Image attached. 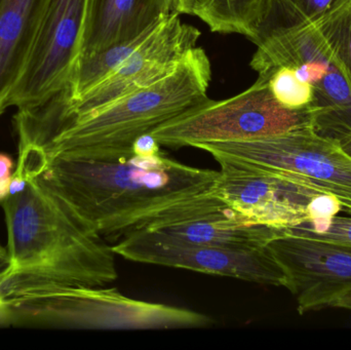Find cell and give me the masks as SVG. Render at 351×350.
<instances>
[{
	"mask_svg": "<svg viewBox=\"0 0 351 350\" xmlns=\"http://www.w3.org/2000/svg\"><path fill=\"white\" fill-rule=\"evenodd\" d=\"M218 176L219 171L187 166L162 152L115 162L56 156L32 177L106 242H119L175 222L237 213L210 193Z\"/></svg>",
	"mask_w": 351,
	"mask_h": 350,
	"instance_id": "obj_1",
	"label": "cell"
},
{
	"mask_svg": "<svg viewBox=\"0 0 351 350\" xmlns=\"http://www.w3.org/2000/svg\"><path fill=\"white\" fill-rule=\"evenodd\" d=\"M25 178L23 192L0 201L8 230L0 298L114 283L112 246L37 177Z\"/></svg>",
	"mask_w": 351,
	"mask_h": 350,
	"instance_id": "obj_2",
	"label": "cell"
},
{
	"mask_svg": "<svg viewBox=\"0 0 351 350\" xmlns=\"http://www.w3.org/2000/svg\"><path fill=\"white\" fill-rule=\"evenodd\" d=\"M212 68L202 47H195L164 79L65 125L18 138L16 168L36 176L47 160L115 162L133 156L134 142L210 100Z\"/></svg>",
	"mask_w": 351,
	"mask_h": 350,
	"instance_id": "obj_3",
	"label": "cell"
},
{
	"mask_svg": "<svg viewBox=\"0 0 351 350\" xmlns=\"http://www.w3.org/2000/svg\"><path fill=\"white\" fill-rule=\"evenodd\" d=\"M6 327L78 330L208 328L214 321L194 310L128 297L117 288L67 287L8 298Z\"/></svg>",
	"mask_w": 351,
	"mask_h": 350,
	"instance_id": "obj_4",
	"label": "cell"
},
{
	"mask_svg": "<svg viewBox=\"0 0 351 350\" xmlns=\"http://www.w3.org/2000/svg\"><path fill=\"white\" fill-rule=\"evenodd\" d=\"M200 31L182 22L173 12L111 74L84 96L72 102L51 100L18 110L14 129L18 138L27 137L88 116L111 103L152 86L177 69L196 47Z\"/></svg>",
	"mask_w": 351,
	"mask_h": 350,
	"instance_id": "obj_5",
	"label": "cell"
},
{
	"mask_svg": "<svg viewBox=\"0 0 351 350\" xmlns=\"http://www.w3.org/2000/svg\"><path fill=\"white\" fill-rule=\"evenodd\" d=\"M256 45L250 66L258 75L288 66L313 86L315 133L335 141L350 135L351 84L315 24L298 16L270 31Z\"/></svg>",
	"mask_w": 351,
	"mask_h": 350,
	"instance_id": "obj_6",
	"label": "cell"
},
{
	"mask_svg": "<svg viewBox=\"0 0 351 350\" xmlns=\"http://www.w3.org/2000/svg\"><path fill=\"white\" fill-rule=\"evenodd\" d=\"M317 111L282 106L267 80L222 101L210 100L187 114L152 132L160 146L195 147L213 142L253 141L315 127Z\"/></svg>",
	"mask_w": 351,
	"mask_h": 350,
	"instance_id": "obj_7",
	"label": "cell"
},
{
	"mask_svg": "<svg viewBox=\"0 0 351 350\" xmlns=\"http://www.w3.org/2000/svg\"><path fill=\"white\" fill-rule=\"evenodd\" d=\"M212 195L250 223L287 228L337 215L340 203L290 175L224 156Z\"/></svg>",
	"mask_w": 351,
	"mask_h": 350,
	"instance_id": "obj_8",
	"label": "cell"
},
{
	"mask_svg": "<svg viewBox=\"0 0 351 350\" xmlns=\"http://www.w3.org/2000/svg\"><path fill=\"white\" fill-rule=\"evenodd\" d=\"M213 158L224 156L290 175L335 199L351 216V158L335 140L313 129L253 141L195 146Z\"/></svg>",
	"mask_w": 351,
	"mask_h": 350,
	"instance_id": "obj_9",
	"label": "cell"
},
{
	"mask_svg": "<svg viewBox=\"0 0 351 350\" xmlns=\"http://www.w3.org/2000/svg\"><path fill=\"white\" fill-rule=\"evenodd\" d=\"M86 0H47L10 106L33 108L68 95L80 53Z\"/></svg>",
	"mask_w": 351,
	"mask_h": 350,
	"instance_id": "obj_10",
	"label": "cell"
},
{
	"mask_svg": "<svg viewBox=\"0 0 351 350\" xmlns=\"http://www.w3.org/2000/svg\"><path fill=\"white\" fill-rule=\"evenodd\" d=\"M112 250L133 262L286 288V275L268 247L234 250L193 244L160 232H141L119 240L112 245Z\"/></svg>",
	"mask_w": 351,
	"mask_h": 350,
	"instance_id": "obj_11",
	"label": "cell"
},
{
	"mask_svg": "<svg viewBox=\"0 0 351 350\" xmlns=\"http://www.w3.org/2000/svg\"><path fill=\"white\" fill-rule=\"evenodd\" d=\"M267 247L286 275L299 314L330 308L351 290L350 246L284 230Z\"/></svg>",
	"mask_w": 351,
	"mask_h": 350,
	"instance_id": "obj_12",
	"label": "cell"
},
{
	"mask_svg": "<svg viewBox=\"0 0 351 350\" xmlns=\"http://www.w3.org/2000/svg\"><path fill=\"white\" fill-rule=\"evenodd\" d=\"M174 12V0H86L78 59L131 42Z\"/></svg>",
	"mask_w": 351,
	"mask_h": 350,
	"instance_id": "obj_13",
	"label": "cell"
},
{
	"mask_svg": "<svg viewBox=\"0 0 351 350\" xmlns=\"http://www.w3.org/2000/svg\"><path fill=\"white\" fill-rule=\"evenodd\" d=\"M47 0H0V115L26 63Z\"/></svg>",
	"mask_w": 351,
	"mask_h": 350,
	"instance_id": "obj_14",
	"label": "cell"
},
{
	"mask_svg": "<svg viewBox=\"0 0 351 350\" xmlns=\"http://www.w3.org/2000/svg\"><path fill=\"white\" fill-rule=\"evenodd\" d=\"M152 232L167 234L193 244L234 250H256L267 247L284 228L253 224L237 213L204 216L175 222Z\"/></svg>",
	"mask_w": 351,
	"mask_h": 350,
	"instance_id": "obj_15",
	"label": "cell"
},
{
	"mask_svg": "<svg viewBox=\"0 0 351 350\" xmlns=\"http://www.w3.org/2000/svg\"><path fill=\"white\" fill-rule=\"evenodd\" d=\"M270 0H196L192 14L212 32L243 35L255 41Z\"/></svg>",
	"mask_w": 351,
	"mask_h": 350,
	"instance_id": "obj_16",
	"label": "cell"
},
{
	"mask_svg": "<svg viewBox=\"0 0 351 350\" xmlns=\"http://www.w3.org/2000/svg\"><path fill=\"white\" fill-rule=\"evenodd\" d=\"M274 98L287 108L294 110L315 109V97L313 86L299 74L295 68L278 67L265 75Z\"/></svg>",
	"mask_w": 351,
	"mask_h": 350,
	"instance_id": "obj_17",
	"label": "cell"
},
{
	"mask_svg": "<svg viewBox=\"0 0 351 350\" xmlns=\"http://www.w3.org/2000/svg\"><path fill=\"white\" fill-rule=\"evenodd\" d=\"M315 26L351 84V0Z\"/></svg>",
	"mask_w": 351,
	"mask_h": 350,
	"instance_id": "obj_18",
	"label": "cell"
},
{
	"mask_svg": "<svg viewBox=\"0 0 351 350\" xmlns=\"http://www.w3.org/2000/svg\"><path fill=\"white\" fill-rule=\"evenodd\" d=\"M284 230L288 234L332 240L351 247V216L346 217L335 215L330 218L311 220L284 228Z\"/></svg>",
	"mask_w": 351,
	"mask_h": 350,
	"instance_id": "obj_19",
	"label": "cell"
},
{
	"mask_svg": "<svg viewBox=\"0 0 351 350\" xmlns=\"http://www.w3.org/2000/svg\"><path fill=\"white\" fill-rule=\"evenodd\" d=\"M311 24H317L348 0H289Z\"/></svg>",
	"mask_w": 351,
	"mask_h": 350,
	"instance_id": "obj_20",
	"label": "cell"
},
{
	"mask_svg": "<svg viewBox=\"0 0 351 350\" xmlns=\"http://www.w3.org/2000/svg\"><path fill=\"white\" fill-rule=\"evenodd\" d=\"M132 151H133V155L144 156V158H149V156L158 155L162 153L160 144L152 136V134H146V135L138 138L134 142Z\"/></svg>",
	"mask_w": 351,
	"mask_h": 350,
	"instance_id": "obj_21",
	"label": "cell"
},
{
	"mask_svg": "<svg viewBox=\"0 0 351 350\" xmlns=\"http://www.w3.org/2000/svg\"><path fill=\"white\" fill-rule=\"evenodd\" d=\"M14 168V160L8 154L0 153V179H12Z\"/></svg>",
	"mask_w": 351,
	"mask_h": 350,
	"instance_id": "obj_22",
	"label": "cell"
},
{
	"mask_svg": "<svg viewBox=\"0 0 351 350\" xmlns=\"http://www.w3.org/2000/svg\"><path fill=\"white\" fill-rule=\"evenodd\" d=\"M27 187V179L19 173L14 172L10 184V195H16L23 192Z\"/></svg>",
	"mask_w": 351,
	"mask_h": 350,
	"instance_id": "obj_23",
	"label": "cell"
},
{
	"mask_svg": "<svg viewBox=\"0 0 351 350\" xmlns=\"http://www.w3.org/2000/svg\"><path fill=\"white\" fill-rule=\"evenodd\" d=\"M196 0H174V12L177 14H192Z\"/></svg>",
	"mask_w": 351,
	"mask_h": 350,
	"instance_id": "obj_24",
	"label": "cell"
},
{
	"mask_svg": "<svg viewBox=\"0 0 351 350\" xmlns=\"http://www.w3.org/2000/svg\"><path fill=\"white\" fill-rule=\"evenodd\" d=\"M330 308L351 310V290L336 298Z\"/></svg>",
	"mask_w": 351,
	"mask_h": 350,
	"instance_id": "obj_25",
	"label": "cell"
},
{
	"mask_svg": "<svg viewBox=\"0 0 351 350\" xmlns=\"http://www.w3.org/2000/svg\"><path fill=\"white\" fill-rule=\"evenodd\" d=\"M8 308L5 299L0 298V326L6 327L8 325Z\"/></svg>",
	"mask_w": 351,
	"mask_h": 350,
	"instance_id": "obj_26",
	"label": "cell"
},
{
	"mask_svg": "<svg viewBox=\"0 0 351 350\" xmlns=\"http://www.w3.org/2000/svg\"><path fill=\"white\" fill-rule=\"evenodd\" d=\"M12 179H0V201H3L4 199L10 195V184Z\"/></svg>",
	"mask_w": 351,
	"mask_h": 350,
	"instance_id": "obj_27",
	"label": "cell"
},
{
	"mask_svg": "<svg viewBox=\"0 0 351 350\" xmlns=\"http://www.w3.org/2000/svg\"><path fill=\"white\" fill-rule=\"evenodd\" d=\"M338 143H339L342 150L351 158V134L346 136V137L342 138L340 141H338Z\"/></svg>",
	"mask_w": 351,
	"mask_h": 350,
	"instance_id": "obj_28",
	"label": "cell"
},
{
	"mask_svg": "<svg viewBox=\"0 0 351 350\" xmlns=\"http://www.w3.org/2000/svg\"><path fill=\"white\" fill-rule=\"evenodd\" d=\"M6 259H8V252H6V248L2 247L0 245V268L5 265Z\"/></svg>",
	"mask_w": 351,
	"mask_h": 350,
	"instance_id": "obj_29",
	"label": "cell"
}]
</instances>
